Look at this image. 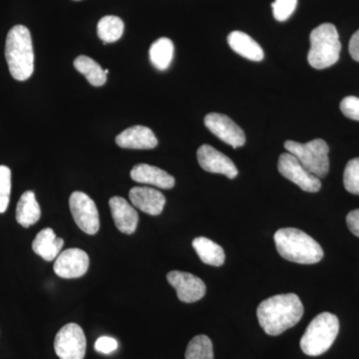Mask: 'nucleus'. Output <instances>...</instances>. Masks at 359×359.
Wrapping results in <instances>:
<instances>
[{
  "instance_id": "f257e3e1",
  "label": "nucleus",
  "mask_w": 359,
  "mask_h": 359,
  "mask_svg": "<svg viewBox=\"0 0 359 359\" xmlns=\"http://www.w3.org/2000/svg\"><path fill=\"white\" fill-rule=\"evenodd\" d=\"M304 313V304L295 294L273 295L262 302L257 309L259 325L271 337L294 327L302 320Z\"/></svg>"
},
{
  "instance_id": "f03ea898",
  "label": "nucleus",
  "mask_w": 359,
  "mask_h": 359,
  "mask_svg": "<svg viewBox=\"0 0 359 359\" xmlns=\"http://www.w3.org/2000/svg\"><path fill=\"white\" fill-rule=\"evenodd\" d=\"M273 238L278 254L292 263L318 264L325 255L320 245L299 229H280Z\"/></svg>"
},
{
  "instance_id": "7ed1b4c3",
  "label": "nucleus",
  "mask_w": 359,
  "mask_h": 359,
  "mask_svg": "<svg viewBox=\"0 0 359 359\" xmlns=\"http://www.w3.org/2000/svg\"><path fill=\"white\" fill-rule=\"evenodd\" d=\"M6 58L11 76L18 81L29 79L34 71V53L32 34L23 25L9 30L6 44Z\"/></svg>"
},
{
  "instance_id": "20e7f679",
  "label": "nucleus",
  "mask_w": 359,
  "mask_h": 359,
  "mask_svg": "<svg viewBox=\"0 0 359 359\" xmlns=\"http://www.w3.org/2000/svg\"><path fill=\"white\" fill-rule=\"evenodd\" d=\"M311 49L308 60L314 69L321 70L339 61L341 43L339 32L332 23H323L311 33Z\"/></svg>"
},
{
  "instance_id": "39448f33",
  "label": "nucleus",
  "mask_w": 359,
  "mask_h": 359,
  "mask_svg": "<svg viewBox=\"0 0 359 359\" xmlns=\"http://www.w3.org/2000/svg\"><path fill=\"white\" fill-rule=\"evenodd\" d=\"M339 320L337 316L323 313L309 323L301 339V348L309 356H320L327 353L337 339Z\"/></svg>"
},
{
  "instance_id": "423d86ee",
  "label": "nucleus",
  "mask_w": 359,
  "mask_h": 359,
  "mask_svg": "<svg viewBox=\"0 0 359 359\" xmlns=\"http://www.w3.org/2000/svg\"><path fill=\"white\" fill-rule=\"evenodd\" d=\"M285 148L297 158L302 166L318 178H325L330 172V147L323 139H316L306 144L287 141Z\"/></svg>"
},
{
  "instance_id": "0eeeda50",
  "label": "nucleus",
  "mask_w": 359,
  "mask_h": 359,
  "mask_svg": "<svg viewBox=\"0 0 359 359\" xmlns=\"http://www.w3.org/2000/svg\"><path fill=\"white\" fill-rule=\"evenodd\" d=\"M86 344L81 327L76 323H68L56 334L54 349L60 359H84Z\"/></svg>"
},
{
  "instance_id": "6e6552de",
  "label": "nucleus",
  "mask_w": 359,
  "mask_h": 359,
  "mask_svg": "<svg viewBox=\"0 0 359 359\" xmlns=\"http://www.w3.org/2000/svg\"><path fill=\"white\" fill-rule=\"evenodd\" d=\"M70 212L77 226L88 235H95L100 229L99 212L94 201L83 192L71 194Z\"/></svg>"
},
{
  "instance_id": "1a4fd4ad",
  "label": "nucleus",
  "mask_w": 359,
  "mask_h": 359,
  "mask_svg": "<svg viewBox=\"0 0 359 359\" xmlns=\"http://www.w3.org/2000/svg\"><path fill=\"white\" fill-rule=\"evenodd\" d=\"M278 169L285 179L299 186L304 192L316 193L321 189L320 179L309 172L297 158L289 152L280 156Z\"/></svg>"
},
{
  "instance_id": "9d476101",
  "label": "nucleus",
  "mask_w": 359,
  "mask_h": 359,
  "mask_svg": "<svg viewBox=\"0 0 359 359\" xmlns=\"http://www.w3.org/2000/svg\"><path fill=\"white\" fill-rule=\"evenodd\" d=\"M205 125L219 140L233 149L245 145V132L228 116L219 113H210L205 117Z\"/></svg>"
},
{
  "instance_id": "9b49d317",
  "label": "nucleus",
  "mask_w": 359,
  "mask_h": 359,
  "mask_svg": "<svg viewBox=\"0 0 359 359\" xmlns=\"http://www.w3.org/2000/svg\"><path fill=\"white\" fill-rule=\"evenodd\" d=\"M167 280L176 290L180 301L186 304L200 301L207 290L205 283L200 278L186 271H170Z\"/></svg>"
},
{
  "instance_id": "f8f14e48",
  "label": "nucleus",
  "mask_w": 359,
  "mask_h": 359,
  "mask_svg": "<svg viewBox=\"0 0 359 359\" xmlns=\"http://www.w3.org/2000/svg\"><path fill=\"white\" fill-rule=\"evenodd\" d=\"M89 269V257L84 250L68 249L56 257L53 269L62 278H81Z\"/></svg>"
},
{
  "instance_id": "ddd939ff",
  "label": "nucleus",
  "mask_w": 359,
  "mask_h": 359,
  "mask_svg": "<svg viewBox=\"0 0 359 359\" xmlns=\"http://www.w3.org/2000/svg\"><path fill=\"white\" fill-rule=\"evenodd\" d=\"M200 166L209 173L222 174L229 179L238 176L237 167L230 158L210 145H202L197 151Z\"/></svg>"
},
{
  "instance_id": "4468645a",
  "label": "nucleus",
  "mask_w": 359,
  "mask_h": 359,
  "mask_svg": "<svg viewBox=\"0 0 359 359\" xmlns=\"http://www.w3.org/2000/svg\"><path fill=\"white\" fill-rule=\"evenodd\" d=\"M129 199L137 209L151 216H158L164 210L166 198L159 191L148 187H135L129 192Z\"/></svg>"
},
{
  "instance_id": "2eb2a0df",
  "label": "nucleus",
  "mask_w": 359,
  "mask_h": 359,
  "mask_svg": "<svg viewBox=\"0 0 359 359\" xmlns=\"http://www.w3.org/2000/svg\"><path fill=\"white\" fill-rule=\"evenodd\" d=\"M116 144L124 149L150 150L157 147L158 140L154 132L145 126H133L124 130L116 137Z\"/></svg>"
},
{
  "instance_id": "dca6fc26",
  "label": "nucleus",
  "mask_w": 359,
  "mask_h": 359,
  "mask_svg": "<svg viewBox=\"0 0 359 359\" xmlns=\"http://www.w3.org/2000/svg\"><path fill=\"white\" fill-rule=\"evenodd\" d=\"M109 205L116 228L127 235L133 233L139 222V215L136 210L122 197L111 198Z\"/></svg>"
},
{
  "instance_id": "f3484780",
  "label": "nucleus",
  "mask_w": 359,
  "mask_h": 359,
  "mask_svg": "<svg viewBox=\"0 0 359 359\" xmlns=\"http://www.w3.org/2000/svg\"><path fill=\"white\" fill-rule=\"evenodd\" d=\"M131 178L137 183L146 184V185H152L158 187L160 189L173 188L175 186V179L173 176L168 174L164 170L160 168L151 166L148 164H138L131 170Z\"/></svg>"
},
{
  "instance_id": "a211bd4d",
  "label": "nucleus",
  "mask_w": 359,
  "mask_h": 359,
  "mask_svg": "<svg viewBox=\"0 0 359 359\" xmlns=\"http://www.w3.org/2000/svg\"><path fill=\"white\" fill-rule=\"evenodd\" d=\"M63 245V238H58L52 229L46 228L37 233L32 243V249L44 261L52 262L59 256Z\"/></svg>"
},
{
  "instance_id": "6ab92c4d",
  "label": "nucleus",
  "mask_w": 359,
  "mask_h": 359,
  "mask_svg": "<svg viewBox=\"0 0 359 359\" xmlns=\"http://www.w3.org/2000/svg\"><path fill=\"white\" fill-rule=\"evenodd\" d=\"M228 43L231 49L243 57L255 62L263 60L264 53L261 45L247 33L233 32L229 34Z\"/></svg>"
},
{
  "instance_id": "aec40b11",
  "label": "nucleus",
  "mask_w": 359,
  "mask_h": 359,
  "mask_svg": "<svg viewBox=\"0 0 359 359\" xmlns=\"http://www.w3.org/2000/svg\"><path fill=\"white\" fill-rule=\"evenodd\" d=\"M41 217V210L34 192L26 191L22 194L16 207V221L23 228L36 224Z\"/></svg>"
},
{
  "instance_id": "412c9836",
  "label": "nucleus",
  "mask_w": 359,
  "mask_h": 359,
  "mask_svg": "<svg viewBox=\"0 0 359 359\" xmlns=\"http://www.w3.org/2000/svg\"><path fill=\"white\" fill-rule=\"evenodd\" d=\"M192 245L203 263L214 266H223L226 255L221 245L205 237L196 238Z\"/></svg>"
},
{
  "instance_id": "4be33fe9",
  "label": "nucleus",
  "mask_w": 359,
  "mask_h": 359,
  "mask_svg": "<svg viewBox=\"0 0 359 359\" xmlns=\"http://www.w3.org/2000/svg\"><path fill=\"white\" fill-rule=\"evenodd\" d=\"M174 51V43L171 39L162 37V39L156 40L154 43L151 45L150 50H149L151 63L156 69L167 70L173 61Z\"/></svg>"
},
{
  "instance_id": "5701e85b",
  "label": "nucleus",
  "mask_w": 359,
  "mask_h": 359,
  "mask_svg": "<svg viewBox=\"0 0 359 359\" xmlns=\"http://www.w3.org/2000/svg\"><path fill=\"white\" fill-rule=\"evenodd\" d=\"M74 67L78 72L86 77L92 86L100 87L107 81V74L100 65L88 56H78L74 60Z\"/></svg>"
},
{
  "instance_id": "b1692460",
  "label": "nucleus",
  "mask_w": 359,
  "mask_h": 359,
  "mask_svg": "<svg viewBox=\"0 0 359 359\" xmlns=\"http://www.w3.org/2000/svg\"><path fill=\"white\" fill-rule=\"evenodd\" d=\"M123 33H124V22L117 16H104L97 25V34L104 44L118 41L121 39Z\"/></svg>"
},
{
  "instance_id": "393cba45",
  "label": "nucleus",
  "mask_w": 359,
  "mask_h": 359,
  "mask_svg": "<svg viewBox=\"0 0 359 359\" xmlns=\"http://www.w3.org/2000/svg\"><path fill=\"white\" fill-rule=\"evenodd\" d=\"M185 358L214 359V348L210 337L204 334L194 337L187 346Z\"/></svg>"
},
{
  "instance_id": "a878e982",
  "label": "nucleus",
  "mask_w": 359,
  "mask_h": 359,
  "mask_svg": "<svg viewBox=\"0 0 359 359\" xmlns=\"http://www.w3.org/2000/svg\"><path fill=\"white\" fill-rule=\"evenodd\" d=\"M344 185L347 192L359 195V158L347 163L344 174Z\"/></svg>"
},
{
  "instance_id": "bb28decb",
  "label": "nucleus",
  "mask_w": 359,
  "mask_h": 359,
  "mask_svg": "<svg viewBox=\"0 0 359 359\" xmlns=\"http://www.w3.org/2000/svg\"><path fill=\"white\" fill-rule=\"evenodd\" d=\"M11 171L8 167L0 166V214L6 212L11 201Z\"/></svg>"
},
{
  "instance_id": "cd10ccee",
  "label": "nucleus",
  "mask_w": 359,
  "mask_h": 359,
  "mask_svg": "<svg viewBox=\"0 0 359 359\" xmlns=\"http://www.w3.org/2000/svg\"><path fill=\"white\" fill-rule=\"evenodd\" d=\"M297 0H275L273 7V18L276 20L285 21L289 20L297 8Z\"/></svg>"
},
{
  "instance_id": "c85d7f7f",
  "label": "nucleus",
  "mask_w": 359,
  "mask_h": 359,
  "mask_svg": "<svg viewBox=\"0 0 359 359\" xmlns=\"http://www.w3.org/2000/svg\"><path fill=\"white\" fill-rule=\"evenodd\" d=\"M342 114L351 120L359 121V98L355 96L346 97L340 103Z\"/></svg>"
},
{
  "instance_id": "c756f323",
  "label": "nucleus",
  "mask_w": 359,
  "mask_h": 359,
  "mask_svg": "<svg viewBox=\"0 0 359 359\" xmlns=\"http://www.w3.org/2000/svg\"><path fill=\"white\" fill-rule=\"evenodd\" d=\"M94 347L99 353L109 354L118 348V342L113 337H101L96 340Z\"/></svg>"
},
{
  "instance_id": "7c9ffc66",
  "label": "nucleus",
  "mask_w": 359,
  "mask_h": 359,
  "mask_svg": "<svg viewBox=\"0 0 359 359\" xmlns=\"http://www.w3.org/2000/svg\"><path fill=\"white\" fill-rule=\"evenodd\" d=\"M346 223L349 231L359 238V209L353 210L347 215Z\"/></svg>"
},
{
  "instance_id": "2f4dec72",
  "label": "nucleus",
  "mask_w": 359,
  "mask_h": 359,
  "mask_svg": "<svg viewBox=\"0 0 359 359\" xmlns=\"http://www.w3.org/2000/svg\"><path fill=\"white\" fill-rule=\"evenodd\" d=\"M349 53L354 60L359 62V30L354 33L349 41Z\"/></svg>"
},
{
  "instance_id": "473e14b6",
  "label": "nucleus",
  "mask_w": 359,
  "mask_h": 359,
  "mask_svg": "<svg viewBox=\"0 0 359 359\" xmlns=\"http://www.w3.org/2000/svg\"><path fill=\"white\" fill-rule=\"evenodd\" d=\"M105 73H106V74H108V73H109V70L105 69Z\"/></svg>"
}]
</instances>
